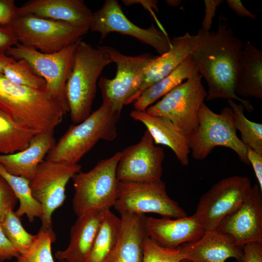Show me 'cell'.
I'll use <instances>...</instances> for the list:
<instances>
[{
  "instance_id": "obj_18",
  "label": "cell",
  "mask_w": 262,
  "mask_h": 262,
  "mask_svg": "<svg viewBox=\"0 0 262 262\" xmlns=\"http://www.w3.org/2000/svg\"><path fill=\"white\" fill-rule=\"evenodd\" d=\"M145 229L150 238L160 246L168 248H175L194 242L205 232L194 214L176 218L147 217Z\"/></svg>"
},
{
  "instance_id": "obj_3",
  "label": "cell",
  "mask_w": 262,
  "mask_h": 262,
  "mask_svg": "<svg viewBox=\"0 0 262 262\" xmlns=\"http://www.w3.org/2000/svg\"><path fill=\"white\" fill-rule=\"evenodd\" d=\"M120 116L110 102L102 101L101 106L85 119L69 127L55 143L47 159L68 164H78L98 141H112L116 138Z\"/></svg>"
},
{
  "instance_id": "obj_13",
  "label": "cell",
  "mask_w": 262,
  "mask_h": 262,
  "mask_svg": "<svg viewBox=\"0 0 262 262\" xmlns=\"http://www.w3.org/2000/svg\"><path fill=\"white\" fill-rule=\"evenodd\" d=\"M81 169L78 164H68L47 159L38 165L30 185L42 208L41 226L52 227V215L65 200L66 184Z\"/></svg>"
},
{
  "instance_id": "obj_23",
  "label": "cell",
  "mask_w": 262,
  "mask_h": 262,
  "mask_svg": "<svg viewBox=\"0 0 262 262\" xmlns=\"http://www.w3.org/2000/svg\"><path fill=\"white\" fill-rule=\"evenodd\" d=\"M130 115L146 126L156 145L169 147L182 165L189 164L191 151L187 136L172 121L164 117L150 115L146 111L134 110Z\"/></svg>"
},
{
  "instance_id": "obj_35",
  "label": "cell",
  "mask_w": 262,
  "mask_h": 262,
  "mask_svg": "<svg viewBox=\"0 0 262 262\" xmlns=\"http://www.w3.org/2000/svg\"><path fill=\"white\" fill-rule=\"evenodd\" d=\"M17 201L11 187L0 175V220L8 210H14Z\"/></svg>"
},
{
  "instance_id": "obj_20",
  "label": "cell",
  "mask_w": 262,
  "mask_h": 262,
  "mask_svg": "<svg viewBox=\"0 0 262 262\" xmlns=\"http://www.w3.org/2000/svg\"><path fill=\"white\" fill-rule=\"evenodd\" d=\"M196 35L188 33L175 36L167 52L154 56L144 69L134 101L145 89L168 75L190 56L196 47Z\"/></svg>"
},
{
  "instance_id": "obj_45",
  "label": "cell",
  "mask_w": 262,
  "mask_h": 262,
  "mask_svg": "<svg viewBox=\"0 0 262 262\" xmlns=\"http://www.w3.org/2000/svg\"><path fill=\"white\" fill-rule=\"evenodd\" d=\"M166 2L169 6L177 7L181 3V0H168Z\"/></svg>"
},
{
  "instance_id": "obj_27",
  "label": "cell",
  "mask_w": 262,
  "mask_h": 262,
  "mask_svg": "<svg viewBox=\"0 0 262 262\" xmlns=\"http://www.w3.org/2000/svg\"><path fill=\"white\" fill-rule=\"evenodd\" d=\"M121 225L120 217L106 211L87 262H105L117 243Z\"/></svg>"
},
{
  "instance_id": "obj_42",
  "label": "cell",
  "mask_w": 262,
  "mask_h": 262,
  "mask_svg": "<svg viewBox=\"0 0 262 262\" xmlns=\"http://www.w3.org/2000/svg\"><path fill=\"white\" fill-rule=\"evenodd\" d=\"M226 3L229 7L236 15L243 17L256 19L257 16L246 9L240 0H227Z\"/></svg>"
},
{
  "instance_id": "obj_5",
  "label": "cell",
  "mask_w": 262,
  "mask_h": 262,
  "mask_svg": "<svg viewBox=\"0 0 262 262\" xmlns=\"http://www.w3.org/2000/svg\"><path fill=\"white\" fill-rule=\"evenodd\" d=\"M120 151L102 160L87 172L72 178L74 194L72 207L77 216L98 210H110L117 199L119 181L116 170Z\"/></svg>"
},
{
  "instance_id": "obj_38",
  "label": "cell",
  "mask_w": 262,
  "mask_h": 262,
  "mask_svg": "<svg viewBox=\"0 0 262 262\" xmlns=\"http://www.w3.org/2000/svg\"><path fill=\"white\" fill-rule=\"evenodd\" d=\"M223 2L222 0H204L205 15L202 22V30L210 31L217 8Z\"/></svg>"
},
{
  "instance_id": "obj_8",
  "label": "cell",
  "mask_w": 262,
  "mask_h": 262,
  "mask_svg": "<svg viewBox=\"0 0 262 262\" xmlns=\"http://www.w3.org/2000/svg\"><path fill=\"white\" fill-rule=\"evenodd\" d=\"M98 47L115 63L117 68L114 78L101 77L98 81L102 101L110 102L113 109L121 114L125 105L134 102L144 69L154 56L148 53L127 56L110 46Z\"/></svg>"
},
{
  "instance_id": "obj_37",
  "label": "cell",
  "mask_w": 262,
  "mask_h": 262,
  "mask_svg": "<svg viewBox=\"0 0 262 262\" xmlns=\"http://www.w3.org/2000/svg\"><path fill=\"white\" fill-rule=\"evenodd\" d=\"M18 43L12 26L0 25V53H6L9 48Z\"/></svg>"
},
{
  "instance_id": "obj_16",
  "label": "cell",
  "mask_w": 262,
  "mask_h": 262,
  "mask_svg": "<svg viewBox=\"0 0 262 262\" xmlns=\"http://www.w3.org/2000/svg\"><path fill=\"white\" fill-rule=\"evenodd\" d=\"M262 191L258 184L242 205L226 217L216 229L242 248L251 243H262Z\"/></svg>"
},
{
  "instance_id": "obj_30",
  "label": "cell",
  "mask_w": 262,
  "mask_h": 262,
  "mask_svg": "<svg viewBox=\"0 0 262 262\" xmlns=\"http://www.w3.org/2000/svg\"><path fill=\"white\" fill-rule=\"evenodd\" d=\"M228 101L233 114L235 128L241 133V140L246 147L262 155V124L247 119L242 104L232 99Z\"/></svg>"
},
{
  "instance_id": "obj_22",
  "label": "cell",
  "mask_w": 262,
  "mask_h": 262,
  "mask_svg": "<svg viewBox=\"0 0 262 262\" xmlns=\"http://www.w3.org/2000/svg\"><path fill=\"white\" fill-rule=\"evenodd\" d=\"M180 247L185 259L191 262H225L230 258L241 262L243 256L242 248L217 230L205 231L198 240Z\"/></svg>"
},
{
  "instance_id": "obj_2",
  "label": "cell",
  "mask_w": 262,
  "mask_h": 262,
  "mask_svg": "<svg viewBox=\"0 0 262 262\" xmlns=\"http://www.w3.org/2000/svg\"><path fill=\"white\" fill-rule=\"evenodd\" d=\"M0 109L36 132L53 131L66 113L46 90L14 83L3 75H0Z\"/></svg>"
},
{
  "instance_id": "obj_6",
  "label": "cell",
  "mask_w": 262,
  "mask_h": 262,
  "mask_svg": "<svg viewBox=\"0 0 262 262\" xmlns=\"http://www.w3.org/2000/svg\"><path fill=\"white\" fill-rule=\"evenodd\" d=\"M236 131L229 107H224L217 114L203 103L198 112V125L187 136L193 158L204 160L215 147H224L233 150L242 162L249 164L246 147L237 136Z\"/></svg>"
},
{
  "instance_id": "obj_9",
  "label": "cell",
  "mask_w": 262,
  "mask_h": 262,
  "mask_svg": "<svg viewBox=\"0 0 262 262\" xmlns=\"http://www.w3.org/2000/svg\"><path fill=\"white\" fill-rule=\"evenodd\" d=\"M198 73L188 78L148 107L149 115L165 117L188 136L198 122V112L207 96Z\"/></svg>"
},
{
  "instance_id": "obj_24",
  "label": "cell",
  "mask_w": 262,
  "mask_h": 262,
  "mask_svg": "<svg viewBox=\"0 0 262 262\" xmlns=\"http://www.w3.org/2000/svg\"><path fill=\"white\" fill-rule=\"evenodd\" d=\"M121 225L117 243L105 262H142L143 243L147 235L145 214H120Z\"/></svg>"
},
{
  "instance_id": "obj_21",
  "label": "cell",
  "mask_w": 262,
  "mask_h": 262,
  "mask_svg": "<svg viewBox=\"0 0 262 262\" xmlns=\"http://www.w3.org/2000/svg\"><path fill=\"white\" fill-rule=\"evenodd\" d=\"M55 143L53 131L37 133L25 149L11 154H0V164L10 174L30 181Z\"/></svg>"
},
{
  "instance_id": "obj_14",
  "label": "cell",
  "mask_w": 262,
  "mask_h": 262,
  "mask_svg": "<svg viewBox=\"0 0 262 262\" xmlns=\"http://www.w3.org/2000/svg\"><path fill=\"white\" fill-rule=\"evenodd\" d=\"M90 30L99 33L101 40L113 32L131 36L151 46L160 55L172 46L171 40L164 30L158 29L153 24L144 29L133 24L116 0H106L99 10L93 13Z\"/></svg>"
},
{
  "instance_id": "obj_26",
  "label": "cell",
  "mask_w": 262,
  "mask_h": 262,
  "mask_svg": "<svg viewBox=\"0 0 262 262\" xmlns=\"http://www.w3.org/2000/svg\"><path fill=\"white\" fill-rule=\"evenodd\" d=\"M197 73L191 54L170 74L145 89L133 102L134 110L146 111L184 81Z\"/></svg>"
},
{
  "instance_id": "obj_17",
  "label": "cell",
  "mask_w": 262,
  "mask_h": 262,
  "mask_svg": "<svg viewBox=\"0 0 262 262\" xmlns=\"http://www.w3.org/2000/svg\"><path fill=\"white\" fill-rule=\"evenodd\" d=\"M17 13L68 23L86 33L93 14L82 0H30L18 7Z\"/></svg>"
},
{
  "instance_id": "obj_34",
  "label": "cell",
  "mask_w": 262,
  "mask_h": 262,
  "mask_svg": "<svg viewBox=\"0 0 262 262\" xmlns=\"http://www.w3.org/2000/svg\"><path fill=\"white\" fill-rule=\"evenodd\" d=\"M143 249L142 262H180L185 259L180 246L175 248L164 247L147 235L144 238Z\"/></svg>"
},
{
  "instance_id": "obj_36",
  "label": "cell",
  "mask_w": 262,
  "mask_h": 262,
  "mask_svg": "<svg viewBox=\"0 0 262 262\" xmlns=\"http://www.w3.org/2000/svg\"><path fill=\"white\" fill-rule=\"evenodd\" d=\"M14 0H0V25L11 26L18 16Z\"/></svg>"
},
{
  "instance_id": "obj_29",
  "label": "cell",
  "mask_w": 262,
  "mask_h": 262,
  "mask_svg": "<svg viewBox=\"0 0 262 262\" xmlns=\"http://www.w3.org/2000/svg\"><path fill=\"white\" fill-rule=\"evenodd\" d=\"M37 133L20 125L0 109V154L25 149Z\"/></svg>"
},
{
  "instance_id": "obj_40",
  "label": "cell",
  "mask_w": 262,
  "mask_h": 262,
  "mask_svg": "<svg viewBox=\"0 0 262 262\" xmlns=\"http://www.w3.org/2000/svg\"><path fill=\"white\" fill-rule=\"evenodd\" d=\"M19 255L4 234L0 224V262L16 258Z\"/></svg>"
},
{
  "instance_id": "obj_32",
  "label": "cell",
  "mask_w": 262,
  "mask_h": 262,
  "mask_svg": "<svg viewBox=\"0 0 262 262\" xmlns=\"http://www.w3.org/2000/svg\"><path fill=\"white\" fill-rule=\"evenodd\" d=\"M0 224L4 234L19 254L29 248L35 238V235L29 233L24 229L20 217L13 209L5 213L0 220Z\"/></svg>"
},
{
  "instance_id": "obj_25",
  "label": "cell",
  "mask_w": 262,
  "mask_h": 262,
  "mask_svg": "<svg viewBox=\"0 0 262 262\" xmlns=\"http://www.w3.org/2000/svg\"><path fill=\"white\" fill-rule=\"evenodd\" d=\"M235 93L262 99V51L249 41L244 43L240 56Z\"/></svg>"
},
{
  "instance_id": "obj_10",
  "label": "cell",
  "mask_w": 262,
  "mask_h": 262,
  "mask_svg": "<svg viewBox=\"0 0 262 262\" xmlns=\"http://www.w3.org/2000/svg\"><path fill=\"white\" fill-rule=\"evenodd\" d=\"M113 207L120 214L154 213L172 218L187 216L169 196L162 180L119 181L118 196Z\"/></svg>"
},
{
  "instance_id": "obj_39",
  "label": "cell",
  "mask_w": 262,
  "mask_h": 262,
  "mask_svg": "<svg viewBox=\"0 0 262 262\" xmlns=\"http://www.w3.org/2000/svg\"><path fill=\"white\" fill-rule=\"evenodd\" d=\"M242 250L243 256L241 262H262V243L247 244L242 247Z\"/></svg>"
},
{
  "instance_id": "obj_11",
  "label": "cell",
  "mask_w": 262,
  "mask_h": 262,
  "mask_svg": "<svg viewBox=\"0 0 262 262\" xmlns=\"http://www.w3.org/2000/svg\"><path fill=\"white\" fill-rule=\"evenodd\" d=\"M11 26L19 43L44 53L57 52L86 34L68 23L33 15H18Z\"/></svg>"
},
{
  "instance_id": "obj_28",
  "label": "cell",
  "mask_w": 262,
  "mask_h": 262,
  "mask_svg": "<svg viewBox=\"0 0 262 262\" xmlns=\"http://www.w3.org/2000/svg\"><path fill=\"white\" fill-rule=\"evenodd\" d=\"M0 175L10 185L19 202V207L15 212L16 214L19 217L25 215L30 222H33L35 218L41 219L43 215L42 208L32 194L30 180L10 174L0 164Z\"/></svg>"
},
{
  "instance_id": "obj_31",
  "label": "cell",
  "mask_w": 262,
  "mask_h": 262,
  "mask_svg": "<svg viewBox=\"0 0 262 262\" xmlns=\"http://www.w3.org/2000/svg\"><path fill=\"white\" fill-rule=\"evenodd\" d=\"M56 240L52 227L41 226L29 248L13 262H54L51 245Z\"/></svg>"
},
{
  "instance_id": "obj_44",
  "label": "cell",
  "mask_w": 262,
  "mask_h": 262,
  "mask_svg": "<svg viewBox=\"0 0 262 262\" xmlns=\"http://www.w3.org/2000/svg\"><path fill=\"white\" fill-rule=\"evenodd\" d=\"M12 57L8 56L6 53H0V75H2L4 70L9 64L15 62Z\"/></svg>"
},
{
  "instance_id": "obj_15",
  "label": "cell",
  "mask_w": 262,
  "mask_h": 262,
  "mask_svg": "<svg viewBox=\"0 0 262 262\" xmlns=\"http://www.w3.org/2000/svg\"><path fill=\"white\" fill-rule=\"evenodd\" d=\"M164 158L163 148L156 145L146 130L138 143L120 151L117 178L119 181L161 180Z\"/></svg>"
},
{
  "instance_id": "obj_7",
  "label": "cell",
  "mask_w": 262,
  "mask_h": 262,
  "mask_svg": "<svg viewBox=\"0 0 262 262\" xmlns=\"http://www.w3.org/2000/svg\"><path fill=\"white\" fill-rule=\"evenodd\" d=\"M78 42L53 53L42 52L18 43L6 54L16 61L26 60L33 71L45 80V90L61 103L67 113L66 85L73 66Z\"/></svg>"
},
{
  "instance_id": "obj_4",
  "label": "cell",
  "mask_w": 262,
  "mask_h": 262,
  "mask_svg": "<svg viewBox=\"0 0 262 262\" xmlns=\"http://www.w3.org/2000/svg\"><path fill=\"white\" fill-rule=\"evenodd\" d=\"M113 63L98 47L81 39L77 45L73 66L66 85V96L72 121L78 124L91 114L98 80Z\"/></svg>"
},
{
  "instance_id": "obj_46",
  "label": "cell",
  "mask_w": 262,
  "mask_h": 262,
  "mask_svg": "<svg viewBox=\"0 0 262 262\" xmlns=\"http://www.w3.org/2000/svg\"><path fill=\"white\" fill-rule=\"evenodd\" d=\"M180 262H191L189 260L185 259L181 260Z\"/></svg>"
},
{
  "instance_id": "obj_19",
  "label": "cell",
  "mask_w": 262,
  "mask_h": 262,
  "mask_svg": "<svg viewBox=\"0 0 262 262\" xmlns=\"http://www.w3.org/2000/svg\"><path fill=\"white\" fill-rule=\"evenodd\" d=\"M106 210H95L78 216L70 229L68 246L55 254L59 262H87Z\"/></svg>"
},
{
  "instance_id": "obj_12",
  "label": "cell",
  "mask_w": 262,
  "mask_h": 262,
  "mask_svg": "<svg viewBox=\"0 0 262 262\" xmlns=\"http://www.w3.org/2000/svg\"><path fill=\"white\" fill-rule=\"evenodd\" d=\"M252 187L249 178L241 176L225 178L213 184L200 197L194 213L205 231L216 230L242 205Z\"/></svg>"
},
{
  "instance_id": "obj_33",
  "label": "cell",
  "mask_w": 262,
  "mask_h": 262,
  "mask_svg": "<svg viewBox=\"0 0 262 262\" xmlns=\"http://www.w3.org/2000/svg\"><path fill=\"white\" fill-rule=\"evenodd\" d=\"M2 75L14 83L45 90V80L37 75L24 59L16 61L7 65Z\"/></svg>"
},
{
  "instance_id": "obj_41",
  "label": "cell",
  "mask_w": 262,
  "mask_h": 262,
  "mask_svg": "<svg viewBox=\"0 0 262 262\" xmlns=\"http://www.w3.org/2000/svg\"><path fill=\"white\" fill-rule=\"evenodd\" d=\"M246 147V156L249 164L252 165L258 185L262 191V155Z\"/></svg>"
},
{
  "instance_id": "obj_1",
  "label": "cell",
  "mask_w": 262,
  "mask_h": 262,
  "mask_svg": "<svg viewBox=\"0 0 262 262\" xmlns=\"http://www.w3.org/2000/svg\"><path fill=\"white\" fill-rule=\"evenodd\" d=\"M228 24L227 19L221 16L216 31L198 30L196 47L191 54L192 60L207 83L206 100L220 98L236 100L251 113L254 107L250 101L241 98L235 93L239 60L244 43Z\"/></svg>"
},
{
  "instance_id": "obj_43",
  "label": "cell",
  "mask_w": 262,
  "mask_h": 262,
  "mask_svg": "<svg viewBox=\"0 0 262 262\" xmlns=\"http://www.w3.org/2000/svg\"><path fill=\"white\" fill-rule=\"evenodd\" d=\"M123 2L128 6L135 3H140L146 9L151 13L154 16H155L152 9H154L157 12H158L157 0H124Z\"/></svg>"
}]
</instances>
